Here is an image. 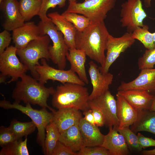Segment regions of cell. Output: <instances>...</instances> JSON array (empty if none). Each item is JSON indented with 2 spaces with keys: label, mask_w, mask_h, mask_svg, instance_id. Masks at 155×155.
Listing matches in <instances>:
<instances>
[{
  "label": "cell",
  "mask_w": 155,
  "mask_h": 155,
  "mask_svg": "<svg viewBox=\"0 0 155 155\" xmlns=\"http://www.w3.org/2000/svg\"><path fill=\"white\" fill-rule=\"evenodd\" d=\"M110 34L104 21L91 22L83 32L77 31L75 37L76 48L84 51L90 59L102 66Z\"/></svg>",
  "instance_id": "6da1fadb"
},
{
  "label": "cell",
  "mask_w": 155,
  "mask_h": 155,
  "mask_svg": "<svg viewBox=\"0 0 155 155\" xmlns=\"http://www.w3.org/2000/svg\"><path fill=\"white\" fill-rule=\"evenodd\" d=\"M46 131L45 140L46 155H52L57 143L59 140L60 133L52 121L46 127Z\"/></svg>",
  "instance_id": "83f0119b"
},
{
  "label": "cell",
  "mask_w": 155,
  "mask_h": 155,
  "mask_svg": "<svg viewBox=\"0 0 155 155\" xmlns=\"http://www.w3.org/2000/svg\"><path fill=\"white\" fill-rule=\"evenodd\" d=\"M154 0L155 1V0Z\"/></svg>",
  "instance_id": "f907efd6"
},
{
  "label": "cell",
  "mask_w": 155,
  "mask_h": 155,
  "mask_svg": "<svg viewBox=\"0 0 155 155\" xmlns=\"http://www.w3.org/2000/svg\"><path fill=\"white\" fill-rule=\"evenodd\" d=\"M17 49L11 46L0 54V71L1 74L11 77L7 83L15 81L28 70L25 65L17 56Z\"/></svg>",
  "instance_id": "7c38bea8"
},
{
  "label": "cell",
  "mask_w": 155,
  "mask_h": 155,
  "mask_svg": "<svg viewBox=\"0 0 155 155\" xmlns=\"http://www.w3.org/2000/svg\"><path fill=\"white\" fill-rule=\"evenodd\" d=\"M86 55L84 51L75 49H69L66 59L70 64V69L77 74L86 84L89 83L85 67Z\"/></svg>",
  "instance_id": "603a6c76"
},
{
  "label": "cell",
  "mask_w": 155,
  "mask_h": 155,
  "mask_svg": "<svg viewBox=\"0 0 155 155\" xmlns=\"http://www.w3.org/2000/svg\"><path fill=\"white\" fill-rule=\"evenodd\" d=\"M21 80L18 81L13 90L12 97L14 101L19 103L22 101L25 103L38 105L42 108L49 109L55 113L56 111L47 104V99L55 91L53 87L47 88L33 77L23 74Z\"/></svg>",
  "instance_id": "7a4b0ae2"
},
{
  "label": "cell",
  "mask_w": 155,
  "mask_h": 155,
  "mask_svg": "<svg viewBox=\"0 0 155 155\" xmlns=\"http://www.w3.org/2000/svg\"><path fill=\"white\" fill-rule=\"evenodd\" d=\"M46 60L44 58L41 59V65H36L35 67L39 75L38 81L41 84L44 85L50 80L59 81L62 84L71 83L85 86L86 84L70 69L67 70L55 69L49 65Z\"/></svg>",
  "instance_id": "9c48e42d"
},
{
  "label": "cell",
  "mask_w": 155,
  "mask_h": 155,
  "mask_svg": "<svg viewBox=\"0 0 155 155\" xmlns=\"http://www.w3.org/2000/svg\"><path fill=\"white\" fill-rule=\"evenodd\" d=\"M154 92H155V91H154Z\"/></svg>",
  "instance_id": "681fc988"
},
{
  "label": "cell",
  "mask_w": 155,
  "mask_h": 155,
  "mask_svg": "<svg viewBox=\"0 0 155 155\" xmlns=\"http://www.w3.org/2000/svg\"><path fill=\"white\" fill-rule=\"evenodd\" d=\"M9 31L4 30L0 33V54L9 47L12 38Z\"/></svg>",
  "instance_id": "74e56055"
},
{
  "label": "cell",
  "mask_w": 155,
  "mask_h": 155,
  "mask_svg": "<svg viewBox=\"0 0 155 155\" xmlns=\"http://www.w3.org/2000/svg\"><path fill=\"white\" fill-rule=\"evenodd\" d=\"M41 36L39 28L34 22L25 23L12 31V38L17 49L25 47L31 41Z\"/></svg>",
  "instance_id": "2e32d148"
},
{
  "label": "cell",
  "mask_w": 155,
  "mask_h": 155,
  "mask_svg": "<svg viewBox=\"0 0 155 155\" xmlns=\"http://www.w3.org/2000/svg\"><path fill=\"white\" fill-rule=\"evenodd\" d=\"M139 69L152 68L155 65V47L150 50H146L142 56L138 60Z\"/></svg>",
  "instance_id": "836d02e7"
},
{
  "label": "cell",
  "mask_w": 155,
  "mask_h": 155,
  "mask_svg": "<svg viewBox=\"0 0 155 155\" xmlns=\"http://www.w3.org/2000/svg\"><path fill=\"white\" fill-rule=\"evenodd\" d=\"M89 95L88 88L84 86L66 83L55 89L52 104L58 109L74 108L84 111L90 108Z\"/></svg>",
  "instance_id": "3957f363"
},
{
  "label": "cell",
  "mask_w": 155,
  "mask_h": 155,
  "mask_svg": "<svg viewBox=\"0 0 155 155\" xmlns=\"http://www.w3.org/2000/svg\"><path fill=\"white\" fill-rule=\"evenodd\" d=\"M95 125L98 127H102L105 125L104 117L102 113L98 110L92 108Z\"/></svg>",
  "instance_id": "ab89813d"
},
{
  "label": "cell",
  "mask_w": 155,
  "mask_h": 155,
  "mask_svg": "<svg viewBox=\"0 0 155 155\" xmlns=\"http://www.w3.org/2000/svg\"><path fill=\"white\" fill-rule=\"evenodd\" d=\"M137 135L139 144L142 149L151 146L155 147V140L145 137L139 133H138Z\"/></svg>",
  "instance_id": "f35d334b"
},
{
  "label": "cell",
  "mask_w": 155,
  "mask_h": 155,
  "mask_svg": "<svg viewBox=\"0 0 155 155\" xmlns=\"http://www.w3.org/2000/svg\"><path fill=\"white\" fill-rule=\"evenodd\" d=\"M77 152V155H111L108 150L101 146L84 147Z\"/></svg>",
  "instance_id": "e575fe53"
},
{
  "label": "cell",
  "mask_w": 155,
  "mask_h": 155,
  "mask_svg": "<svg viewBox=\"0 0 155 155\" xmlns=\"http://www.w3.org/2000/svg\"><path fill=\"white\" fill-rule=\"evenodd\" d=\"M16 140L2 147L0 155H29L27 146V138Z\"/></svg>",
  "instance_id": "4316f807"
},
{
  "label": "cell",
  "mask_w": 155,
  "mask_h": 155,
  "mask_svg": "<svg viewBox=\"0 0 155 155\" xmlns=\"http://www.w3.org/2000/svg\"><path fill=\"white\" fill-rule=\"evenodd\" d=\"M0 106L5 109H14L20 111L32 119L38 130L36 141L41 146L43 153L46 155L45 140L46 128L52 121L54 113L50 112L46 108H42L38 110L32 108L29 103L23 106L14 101L13 103L5 100L0 101Z\"/></svg>",
  "instance_id": "5b68a950"
},
{
  "label": "cell",
  "mask_w": 155,
  "mask_h": 155,
  "mask_svg": "<svg viewBox=\"0 0 155 155\" xmlns=\"http://www.w3.org/2000/svg\"><path fill=\"white\" fill-rule=\"evenodd\" d=\"M118 94L123 97L138 111L150 110L155 96L148 92L139 90L118 91Z\"/></svg>",
  "instance_id": "e0dca14e"
},
{
  "label": "cell",
  "mask_w": 155,
  "mask_h": 155,
  "mask_svg": "<svg viewBox=\"0 0 155 155\" xmlns=\"http://www.w3.org/2000/svg\"><path fill=\"white\" fill-rule=\"evenodd\" d=\"M59 140L75 152L84 147L78 125L72 126L60 133Z\"/></svg>",
  "instance_id": "d4e9b609"
},
{
  "label": "cell",
  "mask_w": 155,
  "mask_h": 155,
  "mask_svg": "<svg viewBox=\"0 0 155 155\" xmlns=\"http://www.w3.org/2000/svg\"><path fill=\"white\" fill-rule=\"evenodd\" d=\"M84 119L87 122L94 125L95 124L94 117L91 109L90 108L83 111Z\"/></svg>",
  "instance_id": "60d3db41"
},
{
  "label": "cell",
  "mask_w": 155,
  "mask_h": 155,
  "mask_svg": "<svg viewBox=\"0 0 155 155\" xmlns=\"http://www.w3.org/2000/svg\"><path fill=\"white\" fill-rule=\"evenodd\" d=\"M150 110L155 111V98L153 101Z\"/></svg>",
  "instance_id": "f6af8a7d"
},
{
  "label": "cell",
  "mask_w": 155,
  "mask_h": 155,
  "mask_svg": "<svg viewBox=\"0 0 155 155\" xmlns=\"http://www.w3.org/2000/svg\"><path fill=\"white\" fill-rule=\"evenodd\" d=\"M67 0H42L40 9L38 14L41 21L45 22L51 20L46 15L48 10L54 8L57 6L60 8L64 7Z\"/></svg>",
  "instance_id": "d6a6232c"
},
{
  "label": "cell",
  "mask_w": 155,
  "mask_h": 155,
  "mask_svg": "<svg viewBox=\"0 0 155 155\" xmlns=\"http://www.w3.org/2000/svg\"><path fill=\"white\" fill-rule=\"evenodd\" d=\"M41 36L47 35L53 42L49 46L51 59L57 65L59 69H64L66 65V56L69 49L65 41L63 36L51 20L44 22L41 20L38 24Z\"/></svg>",
  "instance_id": "8992f818"
},
{
  "label": "cell",
  "mask_w": 155,
  "mask_h": 155,
  "mask_svg": "<svg viewBox=\"0 0 155 155\" xmlns=\"http://www.w3.org/2000/svg\"><path fill=\"white\" fill-rule=\"evenodd\" d=\"M154 43L155 46V32L152 33Z\"/></svg>",
  "instance_id": "bcb514c9"
},
{
  "label": "cell",
  "mask_w": 155,
  "mask_h": 155,
  "mask_svg": "<svg viewBox=\"0 0 155 155\" xmlns=\"http://www.w3.org/2000/svg\"><path fill=\"white\" fill-rule=\"evenodd\" d=\"M88 72L92 86V92L89 96V100L103 94L109 90L112 84L113 75L110 73H103L101 72L97 65L92 61L89 63Z\"/></svg>",
  "instance_id": "4fadbf2b"
},
{
  "label": "cell",
  "mask_w": 155,
  "mask_h": 155,
  "mask_svg": "<svg viewBox=\"0 0 155 155\" xmlns=\"http://www.w3.org/2000/svg\"><path fill=\"white\" fill-rule=\"evenodd\" d=\"M84 147L101 146L104 135L100 132L98 127L86 121L82 117L78 125Z\"/></svg>",
  "instance_id": "7402d4cb"
},
{
  "label": "cell",
  "mask_w": 155,
  "mask_h": 155,
  "mask_svg": "<svg viewBox=\"0 0 155 155\" xmlns=\"http://www.w3.org/2000/svg\"><path fill=\"white\" fill-rule=\"evenodd\" d=\"M50 38L47 35L40 36L38 38L30 42L24 48L17 49L16 54L20 61L30 71L33 77L38 80L39 75L35 69V66L40 64V59H50L49 46Z\"/></svg>",
  "instance_id": "277c9868"
},
{
  "label": "cell",
  "mask_w": 155,
  "mask_h": 155,
  "mask_svg": "<svg viewBox=\"0 0 155 155\" xmlns=\"http://www.w3.org/2000/svg\"><path fill=\"white\" fill-rule=\"evenodd\" d=\"M139 90L148 92L155 90V69L146 68L141 70L138 76L132 81L122 82L117 90Z\"/></svg>",
  "instance_id": "5bb4252c"
},
{
  "label": "cell",
  "mask_w": 155,
  "mask_h": 155,
  "mask_svg": "<svg viewBox=\"0 0 155 155\" xmlns=\"http://www.w3.org/2000/svg\"><path fill=\"white\" fill-rule=\"evenodd\" d=\"M149 27L144 25L142 27L136 28L132 32V36L135 40L139 41L148 50L155 47L154 43L152 33L148 30Z\"/></svg>",
  "instance_id": "f546056e"
},
{
  "label": "cell",
  "mask_w": 155,
  "mask_h": 155,
  "mask_svg": "<svg viewBox=\"0 0 155 155\" xmlns=\"http://www.w3.org/2000/svg\"><path fill=\"white\" fill-rule=\"evenodd\" d=\"M47 16L63 34L69 49L76 48L75 37L77 30L73 24L57 12L49 13Z\"/></svg>",
  "instance_id": "ffe728a7"
},
{
  "label": "cell",
  "mask_w": 155,
  "mask_h": 155,
  "mask_svg": "<svg viewBox=\"0 0 155 155\" xmlns=\"http://www.w3.org/2000/svg\"><path fill=\"white\" fill-rule=\"evenodd\" d=\"M82 117L80 111L74 108L58 109L54 114L52 122L60 133L72 126L79 125Z\"/></svg>",
  "instance_id": "ac0fdd59"
},
{
  "label": "cell",
  "mask_w": 155,
  "mask_h": 155,
  "mask_svg": "<svg viewBox=\"0 0 155 155\" xmlns=\"http://www.w3.org/2000/svg\"><path fill=\"white\" fill-rule=\"evenodd\" d=\"M52 155H77L69 147L59 140L53 151Z\"/></svg>",
  "instance_id": "8d00e7d4"
},
{
  "label": "cell",
  "mask_w": 155,
  "mask_h": 155,
  "mask_svg": "<svg viewBox=\"0 0 155 155\" xmlns=\"http://www.w3.org/2000/svg\"><path fill=\"white\" fill-rule=\"evenodd\" d=\"M142 153L144 155H155V148L151 150H143Z\"/></svg>",
  "instance_id": "b9f144b4"
},
{
  "label": "cell",
  "mask_w": 155,
  "mask_h": 155,
  "mask_svg": "<svg viewBox=\"0 0 155 155\" xmlns=\"http://www.w3.org/2000/svg\"><path fill=\"white\" fill-rule=\"evenodd\" d=\"M120 22L127 32L132 33L137 27L143 26L147 15L143 7L141 0H127L121 5Z\"/></svg>",
  "instance_id": "ba28073f"
},
{
  "label": "cell",
  "mask_w": 155,
  "mask_h": 155,
  "mask_svg": "<svg viewBox=\"0 0 155 155\" xmlns=\"http://www.w3.org/2000/svg\"><path fill=\"white\" fill-rule=\"evenodd\" d=\"M116 96L117 115L119 122V126L117 127H129L136 120L138 111L118 93Z\"/></svg>",
  "instance_id": "44dd1931"
},
{
  "label": "cell",
  "mask_w": 155,
  "mask_h": 155,
  "mask_svg": "<svg viewBox=\"0 0 155 155\" xmlns=\"http://www.w3.org/2000/svg\"><path fill=\"white\" fill-rule=\"evenodd\" d=\"M7 76L0 74V83H3L5 82Z\"/></svg>",
  "instance_id": "ee69618b"
},
{
  "label": "cell",
  "mask_w": 155,
  "mask_h": 155,
  "mask_svg": "<svg viewBox=\"0 0 155 155\" xmlns=\"http://www.w3.org/2000/svg\"><path fill=\"white\" fill-rule=\"evenodd\" d=\"M113 127L123 136L129 150L136 152L142 150V148L139 143L137 135L130 129L129 127L122 128Z\"/></svg>",
  "instance_id": "1f68e13d"
},
{
  "label": "cell",
  "mask_w": 155,
  "mask_h": 155,
  "mask_svg": "<svg viewBox=\"0 0 155 155\" xmlns=\"http://www.w3.org/2000/svg\"><path fill=\"white\" fill-rule=\"evenodd\" d=\"M9 127L17 139H20L32 133L36 127L32 121L23 122L14 119L11 121Z\"/></svg>",
  "instance_id": "f1b7e54d"
},
{
  "label": "cell",
  "mask_w": 155,
  "mask_h": 155,
  "mask_svg": "<svg viewBox=\"0 0 155 155\" xmlns=\"http://www.w3.org/2000/svg\"><path fill=\"white\" fill-rule=\"evenodd\" d=\"M108 133L104 135L101 146L108 150L111 155H127L129 149L123 136L113 127H109Z\"/></svg>",
  "instance_id": "d6986e66"
},
{
  "label": "cell",
  "mask_w": 155,
  "mask_h": 155,
  "mask_svg": "<svg viewBox=\"0 0 155 155\" xmlns=\"http://www.w3.org/2000/svg\"><path fill=\"white\" fill-rule=\"evenodd\" d=\"M18 139L8 127H0V146L2 147L6 144Z\"/></svg>",
  "instance_id": "d590c367"
},
{
  "label": "cell",
  "mask_w": 155,
  "mask_h": 155,
  "mask_svg": "<svg viewBox=\"0 0 155 155\" xmlns=\"http://www.w3.org/2000/svg\"><path fill=\"white\" fill-rule=\"evenodd\" d=\"M78 14L65 11L61 15L67 21L73 24L78 31L82 32L89 26L91 22L85 16Z\"/></svg>",
  "instance_id": "4dcf8cb0"
},
{
  "label": "cell",
  "mask_w": 155,
  "mask_h": 155,
  "mask_svg": "<svg viewBox=\"0 0 155 155\" xmlns=\"http://www.w3.org/2000/svg\"><path fill=\"white\" fill-rule=\"evenodd\" d=\"M3 1V0H0V4H1V3Z\"/></svg>",
  "instance_id": "c3c4849f"
},
{
  "label": "cell",
  "mask_w": 155,
  "mask_h": 155,
  "mask_svg": "<svg viewBox=\"0 0 155 155\" xmlns=\"http://www.w3.org/2000/svg\"><path fill=\"white\" fill-rule=\"evenodd\" d=\"M42 0H20V12L24 21H28L34 16L38 15Z\"/></svg>",
  "instance_id": "484cf974"
},
{
  "label": "cell",
  "mask_w": 155,
  "mask_h": 155,
  "mask_svg": "<svg viewBox=\"0 0 155 155\" xmlns=\"http://www.w3.org/2000/svg\"><path fill=\"white\" fill-rule=\"evenodd\" d=\"M145 6L146 7H151V1L152 0H143Z\"/></svg>",
  "instance_id": "7bdbcfd3"
},
{
  "label": "cell",
  "mask_w": 155,
  "mask_h": 155,
  "mask_svg": "<svg viewBox=\"0 0 155 155\" xmlns=\"http://www.w3.org/2000/svg\"><path fill=\"white\" fill-rule=\"evenodd\" d=\"M89 104L90 108L97 109L102 113L104 117L105 125L108 127L119 126L116 100L109 90L101 95L89 100Z\"/></svg>",
  "instance_id": "8fae6325"
},
{
  "label": "cell",
  "mask_w": 155,
  "mask_h": 155,
  "mask_svg": "<svg viewBox=\"0 0 155 155\" xmlns=\"http://www.w3.org/2000/svg\"><path fill=\"white\" fill-rule=\"evenodd\" d=\"M129 128L135 133L146 131L155 135V111H138L136 120Z\"/></svg>",
  "instance_id": "cb8c5ba5"
},
{
  "label": "cell",
  "mask_w": 155,
  "mask_h": 155,
  "mask_svg": "<svg viewBox=\"0 0 155 155\" xmlns=\"http://www.w3.org/2000/svg\"><path fill=\"white\" fill-rule=\"evenodd\" d=\"M117 0H85L82 3L69 2L65 11L82 14L92 22L104 21Z\"/></svg>",
  "instance_id": "52a82bcc"
},
{
  "label": "cell",
  "mask_w": 155,
  "mask_h": 155,
  "mask_svg": "<svg viewBox=\"0 0 155 155\" xmlns=\"http://www.w3.org/2000/svg\"><path fill=\"white\" fill-rule=\"evenodd\" d=\"M0 8L4 16L3 26L5 30L12 31L25 23L19 11L17 0H3Z\"/></svg>",
  "instance_id": "9a60e30c"
},
{
  "label": "cell",
  "mask_w": 155,
  "mask_h": 155,
  "mask_svg": "<svg viewBox=\"0 0 155 155\" xmlns=\"http://www.w3.org/2000/svg\"><path fill=\"white\" fill-rule=\"evenodd\" d=\"M135 40L132 36V33L126 32L121 36L115 37L109 35L106 45L107 51L104 64L98 67L100 71L103 73L108 72L111 65L128 48L133 45Z\"/></svg>",
  "instance_id": "30bf717a"
},
{
  "label": "cell",
  "mask_w": 155,
  "mask_h": 155,
  "mask_svg": "<svg viewBox=\"0 0 155 155\" xmlns=\"http://www.w3.org/2000/svg\"><path fill=\"white\" fill-rule=\"evenodd\" d=\"M69 2H75L77 0H68Z\"/></svg>",
  "instance_id": "7dc6e473"
}]
</instances>
